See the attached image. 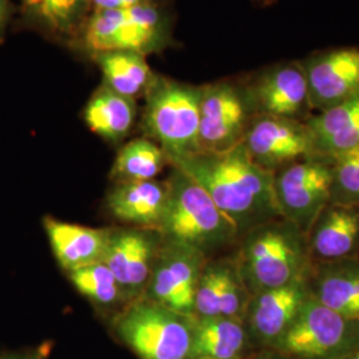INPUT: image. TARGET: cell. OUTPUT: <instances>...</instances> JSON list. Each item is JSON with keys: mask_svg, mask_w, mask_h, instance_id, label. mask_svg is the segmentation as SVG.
<instances>
[{"mask_svg": "<svg viewBox=\"0 0 359 359\" xmlns=\"http://www.w3.org/2000/svg\"><path fill=\"white\" fill-rule=\"evenodd\" d=\"M255 116L244 87L218 81L201 87L200 152L216 154L241 144Z\"/></svg>", "mask_w": 359, "mask_h": 359, "instance_id": "cell-10", "label": "cell"}, {"mask_svg": "<svg viewBox=\"0 0 359 359\" xmlns=\"http://www.w3.org/2000/svg\"><path fill=\"white\" fill-rule=\"evenodd\" d=\"M314 154L332 158L359 145V93L305 121Z\"/></svg>", "mask_w": 359, "mask_h": 359, "instance_id": "cell-23", "label": "cell"}, {"mask_svg": "<svg viewBox=\"0 0 359 359\" xmlns=\"http://www.w3.org/2000/svg\"><path fill=\"white\" fill-rule=\"evenodd\" d=\"M311 109L322 112L359 93V50L341 48L301 62Z\"/></svg>", "mask_w": 359, "mask_h": 359, "instance_id": "cell-15", "label": "cell"}, {"mask_svg": "<svg viewBox=\"0 0 359 359\" xmlns=\"http://www.w3.org/2000/svg\"><path fill=\"white\" fill-rule=\"evenodd\" d=\"M144 97L142 130L161 147L168 163L198 154L201 87L156 75Z\"/></svg>", "mask_w": 359, "mask_h": 359, "instance_id": "cell-5", "label": "cell"}, {"mask_svg": "<svg viewBox=\"0 0 359 359\" xmlns=\"http://www.w3.org/2000/svg\"><path fill=\"white\" fill-rule=\"evenodd\" d=\"M161 3L160 0H90V13L117 11L139 6Z\"/></svg>", "mask_w": 359, "mask_h": 359, "instance_id": "cell-29", "label": "cell"}, {"mask_svg": "<svg viewBox=\"0 0 359 359\" xmlns=\"http://www.w3.org/2000/svg\"><path fill=\"white\" fill-rule=\"evenodd\" d=\"M167 182L148 180L116 184L107 197V206L114 217L157 231L167 204Z\"/></svg>", "mask_w": 359, "mask_h": 359, "instance_id": "cell-21", "label": "cell"}, {"mask_svg": "<svg viewBox=\"0 0 359 359\" xmlns=\"http://www.w3.org/2000/svg\"><path fill=\"white\" fill-rule=\"evenodd\" d=\"M169 164L203 187L218 209L234 222L240 236L281 217L274 175L257 165L243 142L224 152H198Z\"/></svg>", "mask_w": 359, "mask_h": 359, "instance_id": "cell-1", "label": "cell"}, {"mask_svg": "<svg viewBox=\"0 0 359 359\" xmlns=\"http://www.w3.org/2000/svg\"><path fill=\"white\" fill-rule=\"evenodd\" d=\"M309 295L308 276L250 295L244 322L256 350L273 348L278 344Z\"/></svg>", "mask_w": 359, "mask_h": 359, "instance_id": "cell-13", "label": "cell"}, {"mask_svg": "<svg viewBox=\"0 0 359 359\" xmlns=\"http://www.w3.org/2000/svg\"><path fill=\"white\" fill-rule=\"evenodd\" d=\"M243 144L257 165L273 175L316 156L306 123L286 117L253 116Z\"/></svg>", "mask_w": 359, "mask_h": 359, "instance_id": "cell-11", "label": "cell"}, {"mask_svg": "<svg viewBox=\"0 0 359 359\" xmlns=\"http://www.w3.org/2000/svg\"><path fill=\"white\" fill-rule=\"evenodd\" d=\"M250 294L231 261H206L194 297L196 317L243 318Z\"/></svg>", "mask_w": 359, "mask_h": 359, "instance_id": "cell-17", "label": "cell"}, {"mask_svg": "<svg viewBox=\"0 0 359 359\" xmlns=\"http://www.w3.org/2000/svg\"><path fill=\"white\" fill-rule=\"evenodd\" d=\"M167 204L157 231L163 241L209 253L240 237L234 222L188 175L173 168L167 181Z\"/></svg>", "mask_w": 359, "mask_h": 359, "instance_id": "cell-3", "label": "cell"}, {"mask_svg": "<svg viewBox=\"0 0 359 359\" xmlns=\"http://www.w3.org/2000/svg\"><path fill=\"white\" fill-rule=\"evenodd\" d=\"M193 316L145 298L129 302L114 322L118 339L140 359H192Z\"/></svg>", "mask_w": 359, "mask_h": 359, "instance_id": "cell-6", "label": "cell"}, {"mask_svg": "<svg viewBox=\"0 0 359 359\" xmlns=\"http://www.w3.org/2000/svg\"><path fill=\"white\" fill-rule=\"evenodd\" d=\"M90 15V0H19L13 27L71 48Z\"/></svg>", "mask_w": 359, "mask_h": 359, "instance_id": "cell-16", "label": "cell"}, {"mask_svg": "<svg viewBox=\"0 0 359 359\" xmlns=\"http://www.w3.org/2000/svg\"><path fill=\"white\" fill-rule=\"evenodd\" d=\"M160 244L161 236L152 229L111 231L103 262L114 273L129 302L144 294Z\"/></svg>", "mask_w": 359, "mask_h": 359, "instance_id": "cell-14", "label": "cell"}, {"mask_svg": "<svg viewBox=\"0 0 359 359\" xmlns=\"http://www.w3.org/2000/svg\"><path fill=\"white\" fill-rule=\"evenodd\" d=\"M165 152L151 139H135L121 147L111 169L116 184L154 180L167 164Z\"/></svg>", "mask_w": 359, "mask_h": 359, "instance_id": "cell-26", "label": "cell"}, {"mask_svg": "<svg viewBox=\"0 0 359 359\" xmlns=\"http://www.w3.org/2000/svg\"><path fill=\"white\" fill-rule=\"evenodd\" d=\"M173 43L172 19L161 3L117 11L90 13L72 51L92 56L107 51L149 53Z\"/></svg>", "mask_w": 359, "mask_h": 359, "instance_id": "cell-4", "label": "cell"}, {"mask_svg": "<svg viewBox=\"0 0 359 359\" xmlns=\"http://www.w3.org/2000/svg\"><path fill=\"white\" fill-rule=\"evenodd\" d=\"M255 350L243 318L193 316L192 359H244Z\"/></svg>", "mask_w": 359, "mask_h": 359, "instance_id": "cell-22", "label": "cell"}, {"mask_svg": "<svg viewBox=\"0 0 359 359\" xmlns=\"http://www.w3.org/2000/svg\"><path fill=\"white\" fill-rule=\"evenodd\" d=\"M136 116V100L117 93L103 83L92 93L83 111V118L90 132L109 142L124 140L133 128Z\"/></svg>", "mask_w": 359, "mask_h": 359, "instance_id": "cell-24", "label": "cell"}, {"mask_svg": "<svg viewBox=\"0 0 359 359\" xmlns=\"http://www.w3.org/2000/svg\"><path fill=\"white\" fill-rule=\"evenodd\" d=\"M43 226L57 264L67 273L103 262L112 229H95L46 216Z\"/></svg>", "mask_w": 359, "mask_h": 359, "instance_id": "cell-20", "label": "cell"}, {"mask_svg": "<svg viewBox=\"0 0 359 359\" xmlns=\"http://www.w3.org/2000/svg\"><path fill=\"white\" fill-rule=\"evenodd\" d=\"M68 278L80 294L100 308L116 306L128 297L104 262H97L68 273Z\"/></svg>", "mask_w": 359, "mask_h": 359, "instance_id": "cell-27", "label": "cell"}, {"mask_svg": "<svg viewBox=\"0 0 359 359\" xmlns=\"http://www.w3.org/2000/svg\"><path fill=\"white\" fill-rule=\"evenodd\" d=\"M308 245L313 262L359 257V206L330 203L311 225Z\"/></svg>", "mask_w": 359, "mask_h": 359, "instance_id": "cell-18", "label": "cell"}, {"mask_svg": "<svg viewBox=\"0 0 359 359\" xmlns=\"http://www.w3.org/2000/svg\"><path fill=\"white\" fill-rule=\"evenodd\" d=\"M208 256L192 246L163 241L142 298L193 316L194 297Z\"/></svg>", "mask_w": 359, "mask_h": 359, "instance_id": "cell-9", "label": "cell"}, {"mask_svg": "<svg viewBox=\"0 0 359 359\" xmlns=\"http://www.w3.org/2000/svg\"><path fill=\"white\" fill-rule=\"evenodd\" d=\"M0 359H43L38 353H6Z\"/></svg>", "mask_w": 359, "mask_h": 359, "instance_id": "cell-32", "label": "cell"}, {"mask_svg": "<svg viewBox=\"0 0 359 359\" xmlns=\"http://www.w3.org/2000/svg\"><path fill=\"white\" fill-rule=\"evenodd\" d=\"M273 348L293 359H341L359 348V322L309 295L293 325Z\"/></svg>", "mask_w": 359, "mask_h": 359, "instance_id": "cell-7", "label": "cell"}, {"mask_svg": "<svg viewBox=\"0 0 359 359\" xmlns=\"http://www.w3.org/2000/svg\"><path fill=\"white\" fill-rule=\"evenodd\" d=\"M341 359H359V348L351 351L350 354H347L345 357H342Z\"/></svg>", "mask_w": 359, "mask_h": 359, "instance_id": "cell-33", "label": "cell"}, {"mask_svg": "<svg viewBox=\"0 0 359 359\" xmlns=\"http://www.w3.org/2000/svg\"><path fill=\"white\" fill-rule=\"evenodd\" d=\"M244 87L255 115L306 121L311 111L308 81L301 62L273 65Z\"/></svg>", "mask_w": 359, "mask_h": 359, "instance_id": "cell-12", "label": "cell"}, {"mask_svg": "<svg viewBox=\"0 0 359 359\" xmlns=\"http://www.w3.org/2000/svg\"><path fill=\"white\" fill-rule=\"evenodd\" d=\"M16 6L13 0H0V44L4 41L8 28L13 26Z\"/></svg>", "mask_w": 359, "mask_h": 359, "instance_id": "cell-30", "label": "cell"}, {"mask_svg": "<svg viewBox=\"0 0 359 359\" xmlns=\"http://www.w3.org/2000/svg\"><path fill=\"white\" fill-rule=\"evenodd\" d=\"M237 256V271L253 295L308 276L311 258L308 236L294 224L277 217L246 231Z\"/></svg>", "mask_w": 359, "mask_h": 359, "instance_id": "cell-2", "label": "cell"}, {"mask_svg": "<svg viewBox=\"0 0 359 359\" xmlns=\"http://www.w3.org/2000/svg\"><path fill=\"white\" fill-rule=\"evenodd\" d=\"M244 359H293L274 348H259Z\"/></svg>", "mask_w": 359, "mask_h": 359, "instance_id": "cell-31", "label": "cell"}, {"mask_svg": "<svg viewBox=\"0 0 359 359\" xmlns=\"http://www.w3.org/2000/svg\"><path fill=\"white\" fill-rule=\"evenodd\" d=\"M308 287L314 301L359 322V257L311 262Z\"/></svg>", "mask_w": 359, "mask_h": 359, "instance_id": "cell-19", "label": "cell"}, {"mask_svg": "<svg viewBox=\"0 0 359 359\" xmlns=\"http://www.w3.org/2000/svg\"><path fill=\"white\" fill-rule=\"evenodd\" d=\"M274 194L281 217L308 236L322 210L332 203V167L318 156L299 160L274 173Z\"/></svg>", "mask_w": 359, "mask_h": 359, "instance_id": "cell-8", "label": "cell"}, {"mask_svg": "<svg viewBox=\"0 0 359 359\" xmlns=\"http://www.w3.org/2000/svg\"><path fill=\"white\" fill-rule=\"evenodd\" d=\"M327 161L332 167V203L359 206V145Z\"/></svg>", "mask_w": 359, "mask_h": 359, "instance_id": "cell-28", "label": "cell"}, {"mask_svg": "<svg viewBox=\"0 0 359 359\" xmlns=\"http://www.w3.org/2000/svg\"><path fill=\"white\" fill-rule=\"evenodd\" d=\"M90 60L99 67L104 86L132 100L145 96L157 75L148 65L147 56L136 52H102Z\"/></svg>", "mask_w": 359, "mask_h": 359, "instance_id": "cell-25", "label": "cell"}]
</instances>
